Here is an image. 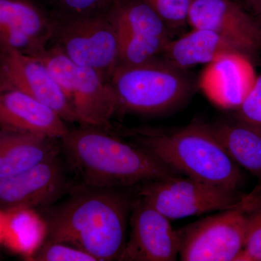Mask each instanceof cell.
<instances>
[{
  "label": "cell",
  "instance_id": "cell-1",
  "mask_svg": "<svg viewBox=\"0 0 261 261\" xmlns=\"http://www.w3.org/2000/svg\"><path fill=\"white\" fill-rule=\"evenodd\" d=\"M69 197L44 207L47 242L90 254L97 261L119 260L128 238L134 199L117 189L74 186Z\"/></svg>",
  "mask_w": 261,
  "mask_h": 261
},
{
  "label": "cell",
  "instance_id": "cell-2",
  "mask_svg": "<svg viewBox=\"0 0 261 261\" xmlns=\"http://www.w3.org/2000/svg\"><path fill=\"white\" fill-rule=\"evenodd\" d=\"M61 143L84 186L126 188L179 175L145 149L104 128L81 126L70 129Z\"/></svg>",
  "mask_w": 261,
  "mask_h": 261
},
{
  "label": "cell",
  "instance_id": "cell-3",
  "mask_svg": "<svg viewBox=\"0 0 261 261\" xmlns=\"http://www.w3.org/2000/svg\"><path fill=\"white\" fill-rule=\"evenodd\" d=\"M132 142L178 174L228 190H238L243 176L210 125L195 123L172 130H126Z\"/></svg>",
  "mask_w": 261,
  "mask_h": 261
},
{
  "label": "cell",
  "instance_id": "cell-4",
  "mask_svg": "<svg viewBox=\"0 0 261 261\" xmlns=\"http://www.w3.org/2000/svg\"><path fill=\"white\" fill-rule=\"evenodd\" d=\"M110 83L119 111L149 116L179 107L194 89L185 69L159 57L142 64L118 65Z\"/></svg>",
  "mask_w": 261,
  "mask_h": 261
},
{
  "label": "cell",
  "instance_id": "cell-5",
  "mask_svg": "<svg viewBox=\"0 0 261 261\" xmlns=\"http://www.w3.org/2000/svg\"><path fill=\"white\" fill-rule=\"evenodd\" d=\"M56 80L81 126L109 130L119 111L110 81L97 70L73 63L56 45L38 56Z\"/></svg>",
  "mask_w": 261,
  "mask_h": 261
},
{
  "label": "cell",
  "instance_id": "cell-6",
  "mask_svg": "<svg viewBox=\"0 0 261 261\" xmlns=\"http://www.w3.org/2000/svg\"><path fill=\"white\" fill-rule=\"evenodd\" d=\"M250 194L236 205L178 230L183 261H238L246 235Z\"/></svg>",
  "mask_w": 261,
  "mask_h": 261
},
{
  "label": "cell",
  "instance_id": "cell-7",
  "mask_svg": "<svg viewBox=\"0 0 261 261\" xmlns=\"http://www.w3.org/2000/svg\"><path fill=\"white\" fill-rule=\"evenodd\" d=\"M51 41L73 63L97 70L108 80L118 66V36L107 13L55 18Z\"/></svg>",
  "mask_w": 261,
  "mask_h": 261
},
{
  "label": "cell",
  "instance_id": "cell-8",
  "mask_svg": "<svg viewBox=\"0 0 261 261\" xmlns=\"http://www.w3.org/2000/svg\"><path fill=\"white\" fill-rule=\"evenodd\" d=\"M137 196L168 219L175 220L231 208L244 195L238 190L174 175L140 185Z\"/></svg>",
  "mask_w": 261,
  "mask_h": 261
},
{
  "label": "cell",
  "instance_id": "cell-9",
  "mask_svg": "<svg viewBox=\"0 0 261 261\" xmlns=\"http://www.w3.org/2000/svg\"><path fill=\"white\" fill-rule=\"evenodd\" d=\"M74 186L59 154L22 172L0 178V210L44 208Z\"/></svg>",
  "mask_w": 261,
  "mask_h": 261
},
{
  "label": "cell",
  "instance_id": "cell-10",
  "mask_svg": "<svg viewBox=\"0 0 261 261\" xmlns=\"http://www.w3.org/2000/svg\"><path fill=\"white\" fill-rule=\"evenodd\" d=\"M128 228L119 260H176L180 247L178 230L166 216L138 196L132 202Z\"/></svg>",
  "mask_w": 261,
  "mask_h": 261
},
{
  "label": "cell",
  "instance_id": "cell-11",
  "mask_svg": "<svg viewBox=\"0 0 261 261\" xmlns=\"http://www.w3.org/2000/svg\"><path fill=\"white\" fill-rule=\"evenodd\" d=\"M188 24L216 33L247 57L261 49L260 24L232 0H191Z\"/></svg>",
  "mask_w": 261,
  "mask_h": 261
},
{
  "label": "cell",
  "instance_id": "cell-12",
  "mask_svg": "<svg viewBox=\"0 0 261 261\" xmlns=\"http://www.w3.org/2000/svg\"><path fill=\"white\" fill-rule=\"evenodd\" d=\"M118 36L120 51L132 58L165 49L169 29L143 0H115L107 12Z\"/></svg>",
  "mask_w": 261,
  "mask_h": 261
},
{
  "label": "cell",
  "instance_id": "cell-13",
  "mask_svg": "<svg viewBox=\"0 0 261 261\" xmlns=\"http://www.w3.org/2000/svg\"><path fill=\"white\" fill-rule=\"evenodd\" d=\"M0 85L18 89L44 103L67 123H78L61 87L39 57L0 51Z\"/></svg>",
  "mask_w": 261,
  "mask_h": 261
},
{
  "label": "cell",
  "instance_id": "cell-14",
  "mask_svg": "<svg viewBox=\"0 0 261 261\" xmlns=\"http://www.w3.org/2000/svg\"><path fill=\"white\" fill-rule=\"evenodd\" d=\"M55 18L35 0H0V51L38 56L49 47Z\"/></svg>",
  "mask_w": 261,
  "mask_h": 261
},
{
  "label": "cell",
  "instance_id": "cell-15",
  "mask_svg": "<svg viewBox=\"0 0 261 261\" xmlns=\"http://www.w3.org/2000/svg\"><path fill=\"white\" fill-rule=\"evenodd\" d=\"M0 127L61 140L67 123L49 106L21 91L0 85Z\"/></svg>",
  "mask_w": 261,
  "mask_h": 261
},
{
  "label": "cell",
  "instance_id": "cell-16",
  "mask_svg": "<svg viewBox=\"0 0 261 261\" xmlns=\"http://www.w3.org/2000/svg\"><path fill=\"white\" fill-rule=\"evenodd\" d=\"M256 76L248 57L229 53L207 64L200 86L220 107L238 109L255 83Z\"/></svg>",
  "mask_w": 261,
  "mask_h": 261
},
{
  "label": "cell",
  "instance_id": "cell-17",
  "mask_svg": "<svg viewBox=\"0 0 261 261\" xmlns=\"http://www.w3.org/2000/svg\"><path fill=\"white\" fill-rule=\"evenodd\" d=\"M61 148L57 139L0 127V178L59 155Z\"/></svg>",
  "mask_w": 261,
  "mask_h": 261
},
{
  "label": "cell",
  "instance_id": "cell-18",
  "mask_svg": "<svg viewBox=\"0 0 261 261\" xmlns=\"http://www.w3.org/2000/svg\"><path fill=\"white\" fill-rule=\"evenodd\" d=\"M233 53H241L216 33L193 29L178 39L170 41L163 54L172 64L186 69L197 65L209 64L220 57Z\"/></svg>",
  "mask_w": 261,
  "mask_h": 261
},
{
  "label": "cell",
  "instance_id": "cell-19",
  "mask_svg": "<svg viewBox=\"0 0 261 261\" xmlns=\"http://www.w3.org/2000/svg\"><path fill=\"white\" fill-rule=\"evenodd\" d=\"M210 126L231 159L261 182V132L238 121Z\"/></svg>",
  "mask_w": 261,
  "mask_h": 261
},
{
  "label": "cell",
  "instance_id": "cell-20",
  "mask_svg": "<svg viewBox=\"0 0 261 261\" xmlns=\"http://www.w3.org/2000/svg\"><path fill=\"white\" fill-rule=\"evenodd\" d=\"M250 194L245 244L238 261H261V182Z\"/></svg>",
  "mask_w": 261,
  "mask_h": 261
},
{
  "label": "cell",
  "instance_id": "cell-21",
  "mask_svg": "<svg viewBox=\"0 0 261 261\" xmlns=\"http://www.w3.org/2000/svg\"><path fill=\"white\" fill-rule=\"evenodd\" d=\"M161 17L168 29H180L188 23L191 0H143Z\"/></svg>",
  "mask_w": 261,
  "mask_h": 261
},
{
  "label": "cell",
  "instance_id": "cell-22",
  "mask_svg": "<svg viewBox=\"0 0 261 261\" xmlns=\"http://www.w3.org/2000/svg\"><path fill=\"white\" fill-rule=\"evenodd\" d=\"M58 10L57 18L107 13L115 0H50Z\"/></svg>",
  "mask_w": 261,
  "mask_h": 261
},
{
  "label": "cell",
  "instance_id": "cell-23",
  "mask_svg": "<svg viewBox=\"0 0 261 261\" xmlns=\"http://www.w3.org/2000/svg\"><path fill=\"white\" fill-rule=\"evenodd\" d=\"M35 261H97L90 254L61 243L46 242L32 257Z\"/></svg>",
  "mask_w": 261,
  "mask_h": 261
},
{
  "label": "cell",
  "instance_id": "cell-24",
  "mask_svg": "<svg viewBox=\"0 0 261 261\" xmlns=\"http://www.w3.org/2000/svg\"><path fill=\"white\" fill-rule=\"evenodd\" d=\"M238 121L261 132V74L237 109Z\"/></svg>",
  "mask_w": 261,
  "mask_h": 261
},
{
  "label": "cell",
  "instance_id": "cell-25",
  "mask_svg": "<svg viewBox=\"0 0 261 261\" xmlns=\"http://www.w3.org/2000/svg\"><path fill=\"white\" fill-rule=\"evenodd\" d=\"M241 2L244 8L251 11L252 14L261 6V0H241Z\"/></svg>",
  "mask_w": 261,
  "mask_h": 261
},
{
  "label": "cell",
  "instance_id": "cell-26",
  "mask_svg": "<svg viewBox=\"0 0 261 261\" xmlns=\"http://www.w3.org/2000/svg\"><path fill=\"white\" fill-rule=\"evenodd\" d=\"M252 15H253L255 17V18H256L257 22H258L259 24H260V25L261 27V6Z\"/></svg>",
  "mask_w": 261,
  "mask_h": 261
}]
</instances>
